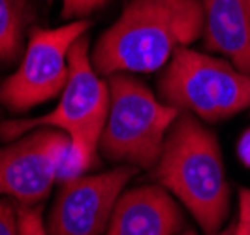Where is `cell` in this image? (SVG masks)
<instances>
[{"label": "cell", "instance_id": "cell-1", "mask_svg": "<svg viewBox=\"0 0 250 235\" xmlns=\"http://www.w3.org/2000/svg\"><path fill=\"white\" fill-rule=\"evenodd\" d=\"M203 26L201 0H132L96 43L92 62L100 74L154 72Z\"/></svg>", "mask_w": 250, "mask_h": 235}, {"label": "cell", "instance_id": "cell-2", "mask_svg": "<svg viewBox=\"0 0 250 235\" xmlns=\"http://www.w3.org/2000/svg\"><path fill=\"white\" fill-rule=\"evenodd\" d=\"M154 177L188 207L205 234L220 230L229 209V185L216 137L194 115L181 113L175 119Z\"/></svg>", "mask_w": 250, "mask_h": 235}, {"label": "cell", "instance_id": "cell-3", "mask_svg": "<svg viewBox=\"0 0 250 235\" xmlns=\"http://www.w3.org/2000/svg\"><path fill=\"white\" fill-rule=\"evenodd\" d=\"M109 96V115L100 137L102 150L107 158L128 162L134 168L154 166L179 109L160 104L149 88L130 75H111Z\"/></svg>", "mask_w": 250, "mask_h": 235}, {"label": "cell", "instance_id": "cell-4", "mask_svg": "<svg viewBox=\"0 0 250 235\" xmlns=\"http://www.w3.org/2000/svg\"><path fill=\"white\" fill-rule=\"evenodd\" d=\"M167 106L214 123L250 107V75L233 64L192 49H177L160 77Z\"/></svg>", "mask_w": 250, "mask_h": 235}, {"label": "cell", "instance_id": "cell-5", "mask_svg": "<svg viewBox=\"0 0 250 235\" xmlns=\"http://www.w3.org/2000/svg\"><path fill=\"white\" fill-rule=\"evenodd\" d=\"M70 77L62 90L61 104L38 119H19L0 124V137L13 139L38 126H55L68 134L70 141L96 149L109 115V87L92 70L88 61V40L81 36L68 55Z\"/></svg>", "mask_w": 250, "mask_h": 235}, {"label": "cell", "instance_id": "cell-6", "mask_svg": "<svg viewBox=\"0 0 250 235\" xmlns=\"http://www.w3.org/2000/svg\"><path fill=\"white\" fill-rule=\"evenodd\" d=\"M87 26V21H75L59 28H32L19 70L0 87V102L12 111H25L64 90L68 55Z\"/></svg>", "mask_w": 250, "mask_h": 235}, {"label": "cell", "instance_id": "cell-7", "mask_svg": "<svg viewBox=\"0 0 250 235\" xmlns=\"http://www.w3.org/2000/svg\"><path fill=\"white\" fill-rule=\"evenodd\" d=\"M134 171V166H121L107 173L83 175L64 183L51 211L47 234L100 235L109 226L113 209Z\"/></svg>", "mask_w": 250, "mask_h": 235}, {"label": "cell", "instance_id": "cell-8", "mask_svg": "<svg viewBox=\"0 0 250 235\" xmlns=\"http://www.w3.org/2000/svg\"><path fill=\"white\" fill-rule=\"evenodd\" d=\"M70 137L57 130H38L15 145L0 149V194L32 205L49 194Z\"/></svg>", "mask_w": 250, "mask_h": 235}, {"label": "cell", "instance_id": "cell-9", "mask_svg": "<svg viewBox=\"0 0 250 235\" xmlns=\"http://www.w3.org/2000/svg\"><path fill=\"white\" fill-rule=\"evenodd\" d=\"M183 224V213L164 188L139 186L119 198L105 235H173Z\"/></svg>", "mask_w": 250, "mask_h": 235}, {"label": "cell", "instance_id": "cell-10", "mask_svg": "<svg viewBox=\"0 0 250 235\" xmlns=\"http://www.w3.org/2000/svg\"><path fill=\"white\" fill-rule=\"evenodd\" d=\"M205 47L250 75V0H201Z\"/></svg>", "mask_w": 250, "mask_h": 235}, {"label": "cell", "instance_id": "cell-11", "mask_svg": "<svg viewBox=\"0 0 250 235\" xmlns=\"http://www.w3.org/2000/svg\"><path fill=\"white\" fill-rule=\"evenodd\" d=\"M26 25V0H0V64L21 53Z\"/></svg>", "mask_w": 250, "mask_h": 235}, {"label": "cell", "instance_id": "cell-12", "mask_svg": "<svg viewBox=\"0 0 250 235\" xmlns=\"http://www.w3.org/2000/svg\"><path fill=\"white\" fill-rule=\"evenodd\" d=\"M96 166V149L88 147L85 143H75L70 141V147L66 149L64 158L59 168V175L57 179L61 183H68L74 181L77 177H83V171H87L88 168Z\"/></svg>", "mask_w": 250, "mask_h": 235}, {"label": "cell", "instance_id": "cell-13", "mask_svg": "<svg viewBox=\"0 0 250 235\" xmlns=\"http://www.w3.org/2000/svg\"><path fill=\"white\" fill-rule=\"evenodd\" d=\"M17 216H19L21 235H49L45 232V228H43L42 207L19 205L17 207Z\"/></svg>", "mask_w": 250, "mask_h": 235}, {"label": "cell", "instance_id": "cell-14", "mask_svg": "<svg viewBox=\"0 0 250 235\" xmlns=\"http://www.w3.org/2000/svg\"><path fill=\"white\" fill-rule=\"evenodd\" d=\"M0 235H21L17 209L10 199H0Z\"/></svg>", "mask_w": 250, "mask_h": 235}, {"label": "cell", "instance_id": "cell-15", "mask_svg": "<svg viewBox=\"0 0 250 235\" xmlns=\"http://www.w3.org/2000/svg\"><path fill=\"white\" fill-rule=\"evenodd\" d=\"M107 0H62V15L70 17H85L94 10L102 8Z\"/></svg>", "mask_w": 250, "mask_h": 235}, {"label": "cell", "instance_id": "cell-16", "mask_svg": "<svg viewBox=\"0 0 250 235\" xmlns=\"http://www.w3.org/2000/svg\"><path fill=\"white\" fill-rule=\"evenodd\" d=\"M235 235H250V190H239V222L235 224Z\"/></svg>", "mask_w": 250, "mask_h": 235}, {"label": "cell", "instance_id": "cell-17", "mask_svg": "<svg viewBox=\"0 0 250 235\" xmlns=\"http://www.w3.org/2000/svg\"><path fill=\"white\" fill-rule=\"evenodd\" d=\"M237 152H239V158L243 160V164L250 168V128L241 136V139H239Z\"/></svg>", "mask_w": 250, "mask_h": 235}, {"label": "cell", "instance_id": "cell-18", "mask_svg": "<svg viewBox=\"0 0 250 235\" xmlns=\"http://www.w3.org/2000/svg\"><path fill=\"white\" fill-rule=\"evenodd\" d=\"M183 235H196V234L187 232V234H183ZM216 235H235V226H228L224 232H220V234H216Z\"/></svg>", "mask_w": 250, "mask_h": 235}]
</instances>
